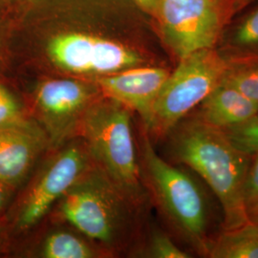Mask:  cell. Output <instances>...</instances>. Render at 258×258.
Returning <instances> with one entry per match:
<instances>
[{"instance_id": "1", "label": "cell", "mask_w": 258, "mask_h": 258, "mask_svg": "<svg viewBox=\"0 0 258 258\" xmlns=\"http://www.w3.org/2000/svg\"><path fill=\"white\" fill-rule=\"evenodd\" d=\"M172 140L176 158L201 176L220 201L225 231L249 223L243 184L250 155L236 148L223 129L198 118L183 123Z\"/></svg>"}, {"instance_id": "2", "label": "cell", "mask_w": 258, "mask_h": 258, "mask_svg": "<svg viewBox=\"0 0 258 258\" xmlns=\"http://www.w3.org/2000/svg\"><path fill=\"white\" fill-rule=\"evenodd\" d=\"M88 148L93 162L100 166L132 203L142 201L131 110L113 99L102 96L86 111L78 135Z\"/></svg>"}, {"instance_id": "3", "label": "cell", "mask_w": 258, "mask_h": 258, "mask_svg": "<svg viewBox=\"0 0 258 258\" xmlns=\"http://www.w3.org/2000/svg\"><path fill=\"white\" fill-rule=\"evenodd\" d=\"M55 150L24 190L12 201L2 218L10 244L34 230L94 163L86 144L79 136Z\"/></svg>"}, {"instance_id": "4", "label": "cell", "mask_w": 258, "mask_h": 258, "mask_svg": "<svg viewBox=\"0 0 258 258\" xmlns=\"http://www.w3.org/2000/svg\"><path fill=\"white\" fill-rule=\"evenodd\" d=\"M58 216L87 238L116 244L134 205L99 166L93 163L57 202Z\"/></svg>"}, {"instance_id": "5", "label": "cell", "mask_w": 258, "mask_h": 258, "mask_svg": "<svg viewBox=\"0 0 258 258\" xmlns=\"http://www.w3.org/2000/svg\"><path fill=\"white\" fill-rule=\"evenodd\" d=\"M231 65L214 48L181 58L157 97L147 130L158 137L172 131L221 83Z\"/></svg>"}, {"instance_id": "6", "label": "cell", "mask_w": 258, "mask_h": 258, "mask_svg": "<svg viewBox=\"0 0 258 258\" xmlns=\"http://www.w3.org/2000/svg\"><path fill=\"white\" fill-rule=\"evenodd\" d=\"M143 162L157 202L186 239L208 254V210L197 184L186 173L157 154L148 136L143 139Z\"/></svg>"}, {"instance_id": "7", "label": "cell", "mask_w": 258, "mask_h": 258, "mask_svg": "<svg viewBox=\"0 0 258 258\" xmlns=\"http://www.w3.org/2000/svg\"><path fill=\"white\" fill-rule=\"evenodd\" d=\"M102 94L94 81L55 78L40 82L26 104L28 114L56 149L77 137L86 111Z\"/></svg>"}, {"instance_id": "8", "label": "cell", "mask_w": 258, "mask_h": 258, "mask_svg": "<svg viewBox=\"0 0 258 258\" xmlns=\"http://www.w3.org/2000/svg\"><path fill=\"white\" fill-rule=\"evenodd\" d=\"M49 63L71 76L93 80L131 67L146 65L137 49L97 35L66 32L50 37L44 47Z\"/></svg>"}, {"instance_id": "9", "label": "cell", "mask_w": 258, "mask_h": 258, "mask_svg": "<svg viewBox=\"0 0 258 258\" xmlns=\"http://www.w3.org/2000/svg\"><path fill=\"white\" fill-rule=\"evenodd\" d=\"M154 15L166 46L179 59L214 48L220 37V0H159Z\"/></svg>"}, {"instance_id": "10", "label": "cell", "mask_w": 258, "mask_h": 258, "mask_svg": "<svg viewBox=\"0 0 258 258\" xmlns=\"http://www.w3.org/2000/svg\"><path fill=\"white\" fill-rule=\"evenodd\" d=\"M47 148L46 133L32 118L0 129V183L16 192Z\"/></svg>"}, {"instance_id": "11", "label": "cell", "mask_w": 258, "mask_h": 258, "mask_svg": "<svg viewBox=\"0 0 258 258\" xmlns=\"http://www.w3.org/2000/svg\"><path fill=\"white\" fill-rule=\"evenodd\" d=\"M169 74L163 67L141 65L93 81L102 96L137 112L147 127L157 97Z\"/></svg>"}, {"instance_id": "12", "label": "cell", "mask_w": 258, "mask_h": 258, "mask_svg": "<svg viewBox=\"0 0 258 258\" xmlns=\"http://www.w3.org/2000/svg\"><path fill=\"white\" fill-rule=\"evenodd\" d=\"M199 106L196 118L220 129L236 126L258 115V102L223 82Z\"/></svg>"}, {"instance_id": "13", "label": "cell", "mask_w": 258, "mask_h": 258, "mask_svg": "<svg viewBox=\"0 0 258 258\" xmlns=\"http://www.w3.org/2000/svg\"><path fill=\"white\" fill-rule=\"evenodd\" d=\"M208 254L212 258H258V223L249 221L224 231L211 242Z\"/></svg>"}, {"instance_id": "14", "label": "cell", "mask_w": 258, "mask_h": 258, "mask_svg": "<svg viewBox=\"0 0 258 258\" xmlns=\"http://www.w3.org/2000/svg\"><path fill=\"white\" fill-rule=\"evenodd\" d=\"M42 258L98 257L97 250L81 236L67 231H55L47 235L38 248Z\"/></svg>"}, {"instance_id": "15", "label": "cell", "mask_w": 258, "mask_h": 258, "mask_svg": "<svg viewBox=\"0 0 258 258\" xmlns=\"http://www.w3.org/2000/svg\"><path fill=\"white\" fill-rule=\"evenodd\" d=\"M29 118L26 103L0 75V129L19 124Z\"/></svg>"}, {"instance_id": "16", "label": "cell", "mask_w": 258, "mask_h": 258, "mask_svg": "<svg viewBox=\"0 0 258 258\" xmlns=\"http://www.w3.org/2000/svg\"><path fill=\"white\" fill-rule=\"evenodd\" d=\"M222 82L258 102V64H232Z\"/></svg>"}, {"instance_id": "17", "label": "cell", "mask_w": 258, "mask_h": 258, "mask_svg": "<svg viewBox=\"0 0 258 258\" xmlns=\"http://www.w3.org/2000/svg\"><path fill=\"white\" fill-rule=\"evenodd\" d=\"M223 130L242 151L249 155L258 151V115L244 123Z\"/></svg>"}, {"instance_id": "18", "label": "cell", "mask_w": 258, "mask_h": 258, "mask_svg": "<svg viewBox=\"0 0 258 258\" xmlns=\"http://www.w3.org/2000/svg\"><path fill=\"white\" fill-rule=\"evenodd\" d=\"M231 42L241 48L258 46V9L253 11L236 27Z\"/></svg>"}, {"instance_id": "19", "label": "cell", "mask_w": 258, "mask_h": 258, "mask_svg": "<svg viewBox=\"0 0 258 258\" xmlns=\"http://www.w3.org/2000/svg\"><path fill=\"white\" fill-rule=\"evenodd\" d=\"M249 160L243 184V198L247 212L258 206V151Z\"/></svg>"}, {"instance_id": "20", "label": "cell", "mask_w": 258, "mask_h": 258, "mask_svg": "<svg viewBox=\"0 0 258 258\" xmlns=\"http://www.w3.org/2000/svg\"><path fill=\"white\" fill-rule=\"evenodd\" d=\"M149 254L151 257L187 258L190 255L178 248L172 240L162 232H155L149 244Z\"/></svg>"}, {"instance_id": "21", "label": "cell", "mask_w": 258, "mask_h": 258, "mask_svg": "<svg viewBox=\"0 0 258 258\" xmlns=\"http://www.w3.org/2000/svg\"><path fill=\"white\" fill-rule=\"evenodd\" d=\"M15 191L0 183V219L3 218L9 209Z\"/></svg>"}, {"instance_id": "22", "label": "cell", "mask_w": 258, "mask_h": 258, "mask_svg": "<svg viewBox=\"0 0 258 258\" xmlns=\"http://www.w3.org/2000/svg\"><path fill=\"white\" fill-rule=\"evenodd\" d=\"M8 57H9V52H8L6 34L0 21V75H2V72L8 62Z\"/></svg>"}, {"instance_id": "23", "label": "cell", "mask_w": 258, "mask_h": 258, "mask_svg": "<svg viewBox=\"0 0 258 258\" xmlns=\"http://www.w3.org/2000/svg\"><path fill=\"white\" fill-rule=\"evenodd\" d=\"M137 5H139L142 9L147 11L148 13L155 14L157 4L159 0H133Z\"/></svg>"}, {"instance_id": "24", "label": "cell", "mask_w": 258, "mask_h": 258, "mask_svg": "<svg viewBox=\"0 0 258 258\" xmlns=\"http://www.w3.org/2000/svg\"><path fill=\"white\" fill-rule=\"evenodd\" d=\"M10 245L9 237L6 231L4 222L0 219V249H5Z\"/></svg>"}, {"instance_id": "25", "label": "cell", "mask_w": 258, "mask_h": 258, "mask_svg": "<svg viewBox=\"0 0 258 258\" xmlns=\"http://www.w3.org/2000/svg\"><path fill=\"white\" fill-rule=\"evenodd\" d=\"M248 215H249V221L258 223V206L249 210L248 212Z\"/></svg>"}, {"instance_id": "26", "label": "cell", "mask_w": 258, "mask_h": 258, "mask_svg": "<svg viewBox=\"0 0 258 258\" xmlns=\"http://www.w3.org/2000/svg\"><path fill=\"white\" fill-rule=\"evenodd\" d=\"M9 2L10 0H0V10L2 9L1 7H5Z\"/></svg>"}, {"instance_id": "27", "label": "cell", "mask_w": 258, "mask_h": 258, "mask_svg": "<svg viewBox=\"0 0 258 258\" xmlns=\"http://www.w3.org/2000/svg\"><path fill=\"white\" fill-rule=\"evenodd\" d=\"M246 1H247V2H248V1H251V0H246Z\"/></svg>"}]
</instances>
